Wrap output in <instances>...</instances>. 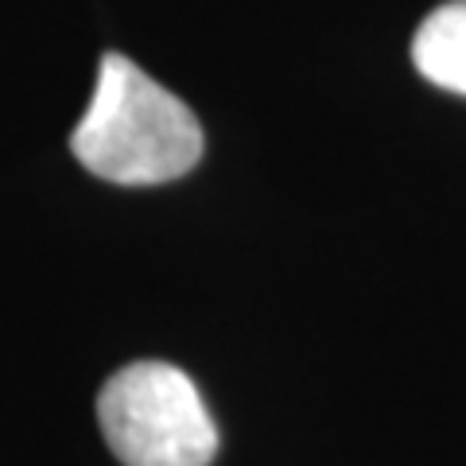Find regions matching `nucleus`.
Here are the masks:
<instances>
[{
    "label": "nucleus",
    "instance_id": "obj_1",
    "mask_svg": "<svg viewBox=\"0 0 466 466\" xmlns=\"http://www.w3.org/2000/svg\"><path fill=\"white\" fill-rule=\"evenodd\" d=\"M70 152L97 179L156 187L187 175L202 156V125L133 58H101L94 97L70 133Z\"/></svg>",
    "mask_w": 466,
    "mask_h": 466
},
{
    "label": "nucleus",
    "instance_id": "obj_2",
    "mask_svg": "<svg viewBox=\"0 0 466 466\" xmlns=\"http://www.w3.org/2000/svg\"><path fill=\"white\" fill-rule=\"evenodd\" d=\"M97 420L125 466H210L218 455L207 400L191 377L167 361L116 370L101 385Z\"/></svg>",
    "mask_w": 466,
    "mask_h": 466
},
{
    "label": "nucleus",
    "instance_id": "obj_3",
    "mask_svg": "<svg viewBox=\"0 0 466 466\" xmlns=\"http://www.w3.org/2000/svg\"><path fill=\"white\" fill-rule=\"evenodd\" d=\"M412 63L431 86L466 97V0L428 12L412 39Z\"/></svg>",
    "mask_w": 466,
    "mask_h": 466
}]
</instances>
